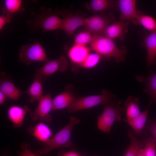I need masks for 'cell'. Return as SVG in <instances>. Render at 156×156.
Wrapping results in <instances>:
<instances>
[{
    "mask_svg": "<svg viewBox=\"0 0 156 156\" xmlns=\"http://www.w3.org/2000/svg\"><path fill=\"white\" fill-rule=\"evenodd\" d=\"M1 156H9L8 153V151L4 152V153H3Z\"/></svg>",
    "mask_w": 156,
    "mask_h": 156,
    "instance_id": "36",
    "label": "cell"
},
{
    "mask_svg": "<svg viewBox=\"0 0 156 156\" xmlns=\"http://www.w3.org/2000/svg\"><path fill=\"white\" fill-rule=\"evenodd\" d=\"M51 94L49 93L38 101L37 107L35 111L30 113L31 118L34 121H39L49 123L52 120V116L49 113L53 109Z\"/></svg>",
    "mask_w": 156,
    "mask_h": 156,
    "instance_id": "8",
    "label": "cell"
},
{
    "mask_svg": "<svg viewBox=\"0 0 156 156\" xmlns=\"http://www.w3.org/2000/svg\"><path fill=\"white\" fill-rule=\"evenodd\" d=\"M131 21L114 22L106 28L103 36L110 39L118 38L121 41L124 39V36L128 31Z\"/></svg>",
    "mask_w": 156,
    "mask_h": 156,
    "instance_id": "13",
    "label": "cell"
},
{
    "mask_svg": "<svg viewBox=\"0 0 156 156\" xmlns=\"http://www.w3.org/2000/svg\"><path fill=\"white\" fill-rule=\"evenodd\" d=\"M55 13L58 15L63 16L64 18L60 29L65 32L68 36L74 35L75 31L78 28L85 26L86 18L80 15L67 14L61 11Z\"/></svg>",
    "mask_w": 156,
    "mask_h": 156,
    "instance_id": "9",
    "label": "cell"
},
{
    "mask_svg": "<svg viewBox=\"0 0 156 156\" xmlns=\"http://www.w3.org/2000/svg\"><path fill=\"white\" fill-rule=\"evenodd\" d=\"M27 131L40 143L47 142L53 136L50 128L44 122L42 121L35 125L29 126Z\"/></svg>",
    "mask_w": 156,
    "mask_h": 156,
    "instance_id": "17",
    "label": "cell"
},
{
    "mask_svg": "<svg viewBox=\"0 0 156 156\" xmlns=\"http://www.w3.org/2000/svg\"><path fill=\"white\" fill-rule=\"evenodd\" d=\"M137 156H146L144 154L143 148L139 150Z\"/></svg>",
    "mask_w": 156,
    "mask_h": 156,
    "instance_id": "35",
    "label": "cell"
},
{
    "mask_svg": "<svg viewBox=\"0 0 156 156\" xmlns=\"http://www.w3.org/2000/svg\"><path fill=\"white\" fill-rule=\"evenodd\" d=\"M149 107L135 117L130 119H122L123 121L131 127L133 132L140 134L145 126Z\"/></svg>",
    "mask_w": 156,
    "mask_h": 156,
    "instance_id": "21",
    "label": "cell"
},
{
    "mask_svg": "<svg viewBox=\"0 0 156 156\" xmlns=\"http://www.w3.org/2000/svg\"><path fill=\"white\" fill-rule=\"evenodd\" d=\"M68 66L66 58L62 55L56 59H49L43 66L36 70V72L47 77L57 71H65L67 70Z\"/></svg>",
    "mask_w": 156,
    "mask_h": 156,
    "instance_id": "11",
    "label": "cell"
},
{
    "mask_svg": "<svg viewBox=\"0 0 156 156\" xmlns=\"http://www.w3.org/2000/svg\"><path fill=\"white\" fill-rule=\"evenodd\" d=\"M135 78L138 81L144 84L145 88L143 91L149 95V105L152 103L156 104V72L150 70L148 76L138 75L135 76Z\"/></svg>",
    "mask_w": 156,
    "mask_h": 156,
    "instance_id": "12",
    "label": "cell"
},
{
    "mask_svg": "<svg viewBox=\"0 0 156 156\" xmlns=\"http://www.w3.org/2000/svg\"><path fill=\"white\" fill-rule=\"evenodd\" d=\"M12 18L9 16L3 14L0 16V29H3L4 25L11 21Z\"/></svg>",
    "mask_w": 156,
    "mask_h": 156,
    "instance_id": "33",
    "label": "cell"
},
{
    "mask_svg": "<svg viewBox=\"0 0 156 156\" xmlns=\"http://www.w3.org/2000/svg\"><path fill=\"white\" fill-rule=\"evenodd\" d=\"M44 77L38 73L34 75L33 81L25 93L30 96L29 102L34 103L36 101H39L43 96L42 83Z\"/></svg>",
    "mask_w": 156,
    "mask_h": 156,
    "instance_id": "18",
    "label": "cell"
},
{
    "mask_svg": "<svg viewBox=\"0 0 156 156\" xmlns=\"http://www.w3.org/2000/svg\"><path fill=\"white\" fill-rule=\"evenodd\" d=\"M30 111V109L27 105L23 107L14 105L8 109L7 116L13 127L19 128L23 125L26 115Z\"/></svg>",
    "mask_w": 156,
    "mask_h": 156,
    "instance_id": "15",
    "label": "cell"
},
{
    "mask_svg": "<svg viewBox=\"0 0 156 156\" xmlns=\"http://www.w3.org/2000/svg\"><path fill=\"white\" fill-rule=\"evenodd\" d=\"M117 3L120 10V21H133L135 19L138 11L136 10V0H119Z\"/></svg>",
    "mask_w": 156,
    "mask_h": 156,
    "instance_id": "14",
    "label": "cell"
},
{
    "mask_svg": "<svg viewBox=\"0 0 156 156\" xmlns=\"http://www.w3.org/2000/svg\"><path fill=\"white\" fill-rule=\"evenodd\" d=\"M93 35L88 30H84L79 31L76 35L74 40V44L81 45L87 46L91 43Z\"/></svg>",
    "mask_w": 156,
    "mask_h": 156,
    "instance_id": "28",
    "label": "cell"
},
{
    "mask_svg": "<svg viewBox=\"0 0 156 156\" xmlns=\"http://www.w3.org/2000/svg\"><path fill=\"white\" fill-rule=\"evenodd\" d=\"M128 135L130 138L131 143L124 156H137L139 150L144 147V144L138 140L132 130L129 131Z\"/></svg>",
    "mask_w": 156,
    "mask_h": 156,
    "instance_id": "26",
    "label": "cell"
},
{
    "mask_svg": "<svg viewBox=\"0 0 156 156\" xmlns=\"http://www.w3.org/2000/svg\"><path fill=\"white\" fill-rule=\"evenodd\" d=\"M144 143V146L143 150L146 156H156V147L153 138L149 137H146Z\"/></svg>",
    "mask_w": 156,
    "mask_h": 156,
    "instance_id": "29",
    "label": "cell"
},
{
    "mask_svg": "<svg viewBox=\"0 0 156 156\" xmlns=\"http://www.w3.org/2000/svg\"><path fill=\"white\" fill-rule=\"evenodd\" d=\"M117 5V1L113 0H92L86 3L85 7L92 12H98L114 9Z\"/></svg>",
    "mask_w": 156,
    "mask_h": 156,
    "instance_id": "22",
    "label": "cell"
},
{
    "mask_svg": "<svg viewBox=\"0 0 156 156\" xmlns=\"http://www.w3.org/2000/svg\"><path fill=\"white\" fill-rule=\"evenodd\" d=\"M49 59L44 47L38 42L23 44L20 48L19 60L24 64L29 65L33 61L45 62Z\"/></svg>",
    "mask_w": 156,
    "mask_h": 156,
    "instance_id": "5",
    "label": "cell"
},
{
    "mask_svg": "<svg viewBox=\"0 0 156 156\" xmlns=\"http://www.w3.org/2000/svg\"><path fill=\"white\" fill-rule=\"evenodd\" d=\"M138 98L133 96H129L124 103L126 108L127 119H132L139 115L141 112Z\"/></svg>",
    "mask_w": 156,
    "mask_h": 156,
    "instance_id": "24",
    "label": "cell"
},
{
    "mask_svg": "<svg viewBox=\"0 0 156 156\" xmlns=\"http://www.w3.org/2000/svg\"><path fill=\"white\" fill-rule=\"evenodd\" d=\"M113 95L108 90H104L100 94L78 97L74 103L67 108L68 111L69 113H72L103 104L111 98Z\"/></svg>",
    "mask_w": 156,
    "mask_h": 156,
    "instance_id": "6",
    "label": "cell"
},
{
    "mask_svg": "<svg viewBox=\"0 0 156 156\" xmlns=\"http://www.w3.org/2000/svg\"><path fill=\"white\" fill-rule=\"evenodd\" d=\"M90 49L87 46L74 44L68 50V57L72 62L77 66L90 53Z\"/></svg>",
    "mask_w": 156,
    "mask_h": 156,
    "instance_id": "19",
    "label": "cell"
},
{
    "mask_svg": "<svg viewBox=\"0 0 156 156\" xmlns=\"http://www.w3.org/2000/svg\"><path fill=\"white\" fill-rule=\"evenodd\" d=\"M78 97L71 85L67 86L62 93L56 96L52 100L53 110L66 108L71 105Z\"/></svg>",
    "mask_w": 156,
    "mask_h": 156,
    "instance_id": "10",
    "label": "cell"
},
{
    "mask_svg": "<svg viewBox=\"0 0 156 156\" xmlns=\"http://www.w3.org/2000/svg\"><path fill=\"white\" fill-rule=\"evenodd\" d=\"M143 45L147 51L146 62L148 67L156 64V31L150 32L145 36Z\"/></svg>",
    "mask_w": 156,
    "mask_h": 156,
    "instance_id": "16",
    "label": "cell"
},
{
    "mask_svg": "<svg viewBox=\"0 0 156 156\" xmlns=\"http://www.w3.org/2000/svg\"><path fill=\"white\" fill-rule=\"evenodd\" d=\"M76 147L70 148L71 150L66 151L63 148L59 151L57 156H86V153H82L76 150Z\"/></svg>",
    "mask_w": 156,
    "mask_h": 156,
    "instance_id": "31",
    "label": "cell"
},
{
    "mask_svg": "<svg viewBox=\"0 0 156 156\" xmlns=\"http://www.w3.org/2000/svg\"><path fill=\"white\" fill-rule=\"evenodd\" d=\"M115 22L111 14L101 13L86 18L85 29L93 35L103 36L104 32L110 24Z\"/></svg>",
    "mask_w": 156,
    "mask_h": 156,
    "instance_id": "7",
    "label": "cell"
},
{
    "mask_svg": "<svg viewBox=\"0 0 156 156\" xmlns=\"http://www.w3.org/2000/svg\"><path fill=\"white\" fill-rule=\"evenodd\" d=\"M144 128L151 133L156 147V121L152 119L149 120Z\"/></svg>",
    "mask_w": 156,
    "mask_h": 156,
    "instance_id": "32",
    "label": "cell"
},
{
    "mask_svg": "<svg viewBox=\"0 0 156 156\" xmlns=\"http://www.w3.org/2000/svg\"><path fill=\"white\" fill-rule=\"evenodd\" d=\"M21 150H17L16 153L19 156H40L36 152L33 153L31 150L29 143L26 142L22 143L21 145Z\"/></svg>",
    "mask_w": 156,
    "mask_h": 156,
    "instance_id": "30",
    "label": "cell"
},
{
    "mask_svg": "<svg viewBox=\"0 0 156 156\" xmlns=\"http://www.w3.org/2000/svg\"><path fill=\"white\" fill-rule=\"evenodd\" d=\"M80 120L75 116L70 118L68 122L47 142L40 143L43 147L36 151L38 155H46L54 149L61 148L76 147L71 140L72 130L75 125L80 122Z\"/></svg>",
    "mask_w": 156,
    "mask_h": 156,
    "instance_id": "1",
    "label": "cell"
},
{
    "mask_svg": "<svg viewBox=\"0 0 156 156\" xmlns=\"http://www.w3.org/2000/svg\"><path fill=\"white\" fill-rule=\"evenodd\" d=\"M23 2L21 0H5L2 10L3 14L12 18L13 15L24 11Z\"/></svg>",
    "mask_w": 156,
    "mask_h": 156,
    "instance_id": "23",
    "label": "cell"
},
{
    "mask_svg": "<svg viewBox=\"0 0 156 156\" xmlns=\"http://www.w3.org/2000/svg\"><path fill=\"white\" fill-rule=\"evenodd\" d=\"M102 56L96 53H90L84 60L77 66L79 68H90L95 66L100 61Z\"/></svg>",
    "mask_w": 156,
    "mask_h": 156,
    "instance_id": "27",
    "label": "cell"
},
{
    "mask_svg": "<svg viewBox=\"0 0 156 156\" xmlns=\"http://www.w3.org/2000/svg\"><path fill=\"white\" fill-rule=\"evenodd\" d=\"M90 45L96 53L104 57L113 58L117 63L124 62L127 53L125 47L119 48L113 40L103 35H93Z\"/></svg>",
    "mask_w": 156,
    "mask_h": 156,
    "instance_id": "2",
    "label": "cell"
},
{
    "mask_svg": "<svg viewBox=\"0 0 156 156\" xmlns=\"http://www.w3.org/2000/svg\"><path fill=\"white\" fill-rule=\"evenodd\" d=\"M0 90L5 95L7 98L14 101H17L23 93L11 80L5 78L1 79Z\"/></svg>",
    "mask_w": 156,
    "mask_h": 156,
    "instance_id": "20",
    "label": "cell"
},
{
    "mask_svg": "<svg viewBox=\"0 0 156 156\" xmlns=\"http://www.w3.org/2000/svg\"><path fill=\"white\" fill-rule=\"evenodd\" d=\"M41 12L37 14L33 13V18L28 22L33 30L41 29L43 33L47 31L60 29L63 21L56 13L50 8H41Z\"/></svg>",
    "mask_w": 156,
    "mask_h": 156,
    "instance_id": "4",
    "label": "cell"
},
{
    "mask_svg": "<svg viewBox=\"0 0 156 156\" xmlns=\"http://www.w3.org/2000/svg\"><path fill=\"white\" fill-rule=\"evenodd\" d=\"M6 98H7L5 95L0 90V104L1 105L4 104Z\"/></svg>",
    "mask_w": 156,
    "mask_h": 156,
    "instance_id": "34",
    "label": "cell"
},
{
    "mask_svg": "<svg viewBox=\"0 0 156 156\" xmlns=\"http://www.w3.org/2000/svg\"><path fill=\"white\" fill-rule=\"evenodd\" d=\"M121 104V101L116 100L114 95L103 104V111L97 119L98 129L105 133H110L114 122L122 119L124 109Z\"/></svg>",
    "mask_w": 156,
    "mask_h": 156,
    "instance_id": "3",
    "label": "cell"
},
{
    "mask_svg": "<svg viewBox=\"0 0 156 156\" xmlns=\"http://www.w3.org/2000/svg\"><path fill=\"white\" fill-rule=\"evenodd\" d=\"M134 23L140 25L145 29L153 32L156 31V21L153 17L145 14L138 10V15L133 21Z\"/></svg>",
    "mask_w": 156,
    "mask_h": 156,
    "instance_id": "25",
    "label": "cell"
}]
</instances>
